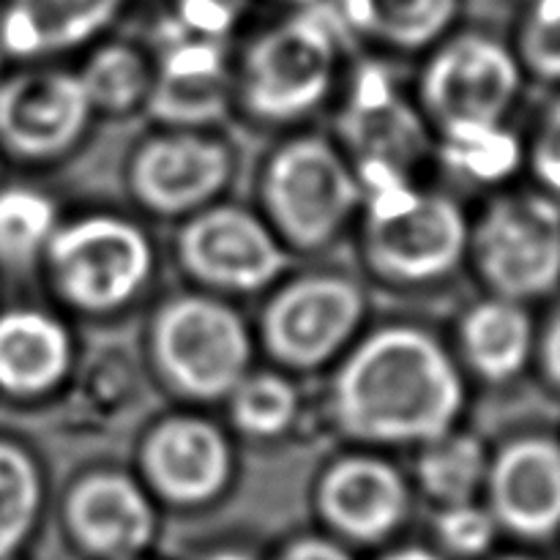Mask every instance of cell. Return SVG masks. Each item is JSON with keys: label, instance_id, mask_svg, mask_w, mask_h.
I'll return each mask as SVG.
<instances>
[{"label": "cell", "instance_id": "1", "mask_svg": "<svg viewBox=\"0 0 560 560\" xmlns=\"http://www.w3.org/2000/svg\"><path fill=\"white\" fill-rule=\"evenodd\" d=\"M465 386L430 331L386 326L342 361L331 386L339 430L361 443H430L457 427Z\"/></svg>", "mask_w": 560, "mask_h": 560}, {"label": "cell", "instance_id": "2", "mask_svg": "<svg viewBox=\"0 0 560 560\" xmlns=\"http://www.w3.org/2000/svg\"><path fill=\"white\" fill-rule=\"evenodd\" d=\"M361 195L366 262L386 282H441L468 255L470 228L452 197L419 189L413 178L377 184Z\"/></svg>", "mask_w": 560, "mask_h": 560}, {"label": "cell", "instance_id": "3", "mask_svg": "<svg viewBox=\"0 0 560 560\" xmlns=\"http://www.w3.org/2000/svg\"><path fill=\"white\" fill-rule=\"evenodd\" d=\"M345 27L337 11L306 5L249 44L241 66V102L271 124H290L326 102Z\"/></svg>", "mask_w": 560, "mask_h": 560}, {"label": "cell", "instance_id": "4", "mask_svg": "<svg viewBox=\"0 0 560 560\" xmlns=\"http://www.w3.org/2000/svg\"><path fill=\"white\" fill-rule=\"evenodd\" d=\"M279 241L295 249L331 244L361 202L355 170L323 137H295L273 151L260 184Z\"/></svg>", "mask_w": 560, "mask_h": 560}, {"label": "cell", "instance_id": "5", "mask_svg": "<svg viewBox=\"0 0 560 560\" xmlns=\"http://www.w3.org/2000/svg\"><path fill=\"white\" fill-rule=\"evenodd\" d=\"M151 353L173 392L197 402L230 397L252 361V337L238 312L211 295H178L156 312Z\"/></svg>", "mask_w": 560, "mask_h": 560}, {"label": "cell", "instance_id": "6", "mask_svg": "<svg viewBox=\"0 0 560 560\" xmlns=\"http://www.w3.org/2000/svg\"><path fill=\"white\" fill-rule=\"evenodd\" d=\"M468 252L492 295L547 299L560 288V202L547 191L495 197L470 228Z\"/></svg>", "mask_w": 560, "mask_h": 560}, {"label": "cell", "instance_id": "7", "mask_svg": "<svg viewBox=\"0 0 560 560\" xmlns=\"http://www.w3.org/2000/svg\"><path fill=\"white\" fill-rule=\"evenodd\" d=\"M44 260L60 299L91 315L129 304L153 271L145 233L126 219L104 213L58 224Z\"/></svg>", "mask_w": 560, "mask_h": 560}, {"label": "cell", "instance_id": "8", "mask_svg": "<svg viewBox=\"0 0 560 560\" xmlns=\"http://www.w3.org/2000/svg\"><path fill=\"white\" fill-rule=\"evenodd\" d=\"M517 52L485 33L448 38L427 63L421 102L438 126L501 124L523 88Z\"/></svg>", "mask_w": 560, "mask_h": 560}, {"label": "cell", "instance_id": "9", "mask_svg": "<svg viewBox=\"0 0 560 560\" xmlns=\"http://www.w3.org/2000/svg\"><path fill=\"white\" fill-rule=\"evenodd\" d=\"M339 131L353 156L361 191L388 180L413 178L430 151V135L413 104L405 102L392 77L375 63L355 71L339 115Z\"/></svg>", "mask_w": 560, "mask_h": 560}, {"label": "cell", "instance_id": "10", "mask_svg": "<svg viewBox=\"0 0 560 560\" xmlns=\"http://www.w3.org/2000/svg\"><path fill=\"white\" fill-rule=\"evenodd\" d=\"M364 293L348 277L310 273L279 290L262 315V342L290 370L331 361L364 320Z\"/></svg>", "mask_w": 560, "mask_h": 560}, {"label": "cell", "instance_id": "11", "mask_svg": "<svg viewBox=\"0 0 560 560\" xmlns=\"http://www.w3.org/2000/svg\"><path fill=\"white\" fill-rule=\"evenodd\" d=\"M180 266L211 290L257 293L282 273L284 255L271 224L235 206H206L178 233Z\"/></svg>", "mask_w": 560, "mask_h": 560}, {"label": "cell", "instance_id": "12", "mask_svg": "<svg viewBox=\"0 0 560 560\" xmlns=\"http://www.w3.org/2000/svg\"><path fill=\"white\" fill-rule=\"evenodd\" d=\"M91 113L77 71L25 69L0 77V151L22 162L63 156Z\"/></svg>", "mask_w": 560, "mask_h": 560}, {"label": "cell", "instance_id": "13", "mask_svg": "<svg viewBox=\"0 0 560 560\" xmlns=\"http://www.w3.org/2000/svg\"><path fill=\"white\" fill-rule=\"evenodd\" d=\"M233 156L217 137L170 129L151 137L131 159L129 184L137 202L162 217H191L228 186Z\"/></svg>", "mask_w": 560, "mask_h": 560}, {"label": "cell", "instance_id": "14", "mask_svg": "<svg viewBox=\"0 0 560 560\" xmlns=\"http://www.w3.org/2000/svg\"><path fill=\"white\" fill-rule=\"evenodd\" d=\"M487 506L501 534L541 545L560 536V441L520 435L490 457Z\"/></svg>", "mask_w": 560, "mask_h": 560}, {"label": "cell", "instance_id": "15", "mask_svg": "<svg viewBox=\"0 0 560 560\" xmlns=\"http://www.w3.org/2000/svg\"><path fill=\"white\" fill-rule=\"evenodd\" d=\"M148 487L173 506L217 501L233 476V448L213 421L173 416L153 427L140 448Z\"/></svg>", "mask_w": 560, "mask_h": 560}, {"label": "cell", "instance_id": "16", "mask_svg": "<svg viewBox=\"0 0 560 560\" xmlns=\"http://www.w3.org/2000/svg\"><path fill=\"white\" fill-rule=\"evenodd\" d=\"M63 520L71 541L93 560H140L156 536L148 492L115 470H96L74 481Z\"/></svg>", "mask_w": 560, "mask_h": 560}, {"label": "cell", "instance_id": "17", "mask_svg": "<svg viewBox=\"0 0 560 560\" xmlns=\"http://www.w3.org/2000/svg\"><path fill=\"white\" fill-rule=\"evenodd\" d=\"M159 69L145 107L173 129H200L224 115L230 98L228 71L217 38L195 36L167 20L159 38Z\"/></svg>", "mask_w": 560, "mask_h": 560}, {"label": "cell", "instance_id": "18", "mask_svg": "<svg viewBox=\"0 0 560 560\" xmlns=\"http://www.w3.org/2000/svg\"><path fill=\"white\" fill-rule=\"evenodd\" d=\"M323 523L355 545H381L397 534L410 512V490L402 474L381 457L353 454L323 474L317 485Z\"/></svg>", "mask_w": 560, "mask_h": 560}, {"label": "cell", "instance_id": "19", "mask_svg": "<svg viewBox=\"0 0 560 560\" xmlns=\"http://www.w3.org/2000/svg\"><path fill=\"white\" fill-rule=\"evenodd\" d=\"M71 350L69 331L49 312H0V392L14 399L55 392L71 370Z\"/></svg>", "mask_w": 560, "mask_h": 560}, {"label": "cell", "instance_id": "20", "mask_svg": "<svg viewBox=\"0 0 560 560\" xmlns=\"http://www.w3.org/2000/svg\"><path fill=\"white\" fill-rule=\"evenodd\" d=\"M126 0H5L0 9V49L14 58L74 49L96 38Z\"/></svg>", "mask_w": 560, "mask_h": 560}, {"label": "cell", "instance_id": "21", "mask_svg": "<svg viewBox=\"0 0 560 560\" xmlns=\"http://www.w3.org/2000/svg\"><path fill=\"white\" fill-rule=\"evenodd\" d=\"M463 359L481 381L509 383L536 355V323L523 301L490 295L470 306L459 326Z\"/></svg>", "mask_w": 560, "mask_h": 560}, {"label": "cell", "instance_id": "22", "mask_svg": "<svg viewBox=\"0 0 560 560\" xmlns=\"http://www.w3.org/2000/svg\"><path fill=\"white\" fill-rule=\"evenodd\" d=\"M345 31L394 49H421L446 36L459 0H337Z\"/></svg>", "mask_w": 560, "mask_h": 560}, {"label": "cell", "instance_id": "23", "mask_svg": "<svg viewBox=\"0 0 560 560\" xmlns=\"http://www.w3.org/2000/svg\"><path fill=\"white\" fill-rule=\"evenodd\" d=\"M441 159L457 178L495 186L525 162L523 140L501 124H454L441 129Z\"/></svg>", "mask_w": 560, "mask_h": 560}, {"label": "cell", "instance_id": "24", "mask_svg": "<svg viewBox=\"0 0 560 560\" xmlns=\"http://www.w3.org/2000/svg\"><path fill=\"white\" fill-rule=\"evenodd\" d=\"M487 470H490V454L485 443L470 432H446L435 441L424 443L419 457V485L427 495L441 506L476 501L485 490Z\"/></svg>", "mask_w": 560, "mask_h": 560}, {"label": "cell", "instance_id": "25", "mask_svg": "<svg viewBox=\"0 0 560 560\" xmlns=\"http://www.w3.org/2000/svg\"><path fill=\"white\" fill-rule=\"evenodd\" d=\"M80 74L93 109L124 115L148 102L153 69L145 55L129 44H104L85 60Z\"/></svg>", "mask_w": 560, "mask_h": 560}, {"label": "cell", "instance_id": "26", "mask_svg": "<svg viewBox=\"0 0 560 560\" xmlns=\"http://www.w3.org/2000/svg\"><path fill=\"white\" fill-rule=\"evenodd\" d=\"M42 470L20 443L0 438V560L16 558L42 514Z\"/></svg>", "mask_w": 560, "mask_h": 560}, {"label": "cell", "instance_id": "27", "mask_svg": "<svg viewBox=\"0 0 560 560\" xmlns=\"http://www.w3.org/2000/svg\"><path fill=\"white\" fill-rule=\"evenodd\" d=\"M58 230V211L44 191L0 186V266L25 268L44 257Z\"/></svg>", "mask_w": 560, "mask_h": 560}, {"label": "cell", "instance_id": "28", "mask_svg": "<svg viewBox=\"0 0 560 560\" xmlns=\"http://www.w3.org/2000/svg\"><path fill=\"white\" fill-rule=\"evenodd\" d=\"M230 416L246 438H277L299 416V392L277 372H246L230 392Z\"/></svg>", "mask_w": 560, "mask_h": 560}, {"label": "cell", "instance_id": "29", "mask_svg": "<svg viewBox=\"0 0 560 560\" xmlns=\"http://www.w3.org/2000/svg\"><path fill=\"white\" fill-rule=\"evenodd\" d=\"M514 52L528 74L560 85V0H530Z\"/></svg>", "mask_w": 560, "mask_h": 560}, {"label": "cell", "instance_id": "30", "mask_svg": "<svg viewBox=\"0 0 560 560\" xmlns=\"http://www.w3.org/2000/svg\"><path fill=\"white\" fill-rule=\"evenodd\" d=\"M435 536L448 556L474 560L487 556L501 536V525L492 517L490 506L468 501L441 506L435 517Z\"/></svg>", "mask_w": 560, "mask_h": 560}, {"label": "cell", "instance_id": "31", "mask_svg": "<svg viewBox=\"0 0 560 560\" xmlns=\"http://www.w3.org/2000/svg\"><path fill=\"white\" fill-rule=\"evenodd\" d=\"M525 156H528L541 191H547L560 202V98L541 115Z\"/></svg>", "mask_w": 560, "mask_h": 560}, {"label": "cell", "instance_id": "32", "mask_svg": "<svg viewBox=\"0 0 560 560\" xmlns=\"http://www.w3.org/2000/svg\"><path fill=\"white\" fill-rule=\"evenodd\" d=\"M244 5L246 0H175L173 20L195 36L222 42L224 33L238 22Z\"/></svg>", "mask_w": 560, "mask_h": 560}, {"label": "cell", "instance_id": "33", "mask_svg": "<svg viewBox=\"0 0 560 560\" xmlns=\"http://www.w3.org/2000/svg\"><path fill=\"white\" fill-rule=\"evenodd\" d=\"M536 359L547 386L560 394V306L547 317L541 334H536Z\"/></svg>", "mask_w": 560, "mask_h": 560}, {"label": "cell", "instance_id": "34", "mask_svg": "<svg viewBox=\"0 0 560 560\" xmlns=\"http://www.w3.org/2000/svg\"><path fill=\"white\" fill-rule=\"evenodd\" d=\"M273 560H353V556L337 541L323 539V536H304L284 547Z\"/></svg>", "mask_w": 560, "mask_h": 560}, {"label": "cell", "instance_id": "35", "mask_svg": "<svg viewBox=\"0 0 560 560\" xmlns=\"http://www.w3.org/2000/svg\"><path fill=\"white\" fill-rule=\"evenodd\" d=\"M381 560H446V558L438 556V552L432 550H424V547H402V550L388 552V556H383Z\"/></svg>", "mask_w": 560, "mask_h": 560}, {"label": "cell", "instance_id": "36", "mask_svg": "<svg viewBox=\"0 0 560 560\" xmlns=\"http://www.w3.org/2000/svg\"><path fill=\"white\" fill-rule=\"evenodd\" d=\"M202 560H255L249 556V552L244 550H217L211 552V556H206Z\"/></svg>", "mask_w": 560, "mask_h": 560}, {"label": "cell", "instance_id": "37", "mask_svg": "<svg viewBox=\"0 0 560 560\" xmlns=\"http://www.w3.org/2000/svg\"><path fill=\"white\" fill-rule=\"evenodd\" d=\"M498 560H541V558L528 556V552H512V556H503V558H498Z\"/></svg>", "mask_w": 560, "mask_h": 560}, {"label": "cell", "instance_id": "38", "mask_svg": "<svg viewBox=\"0 0 560 560\" xmlns=\"http://www.w3.org/2000/svg\"><path fill=\"white\" fill-rule=\"evenodd\" d=\"M288 3H295V5H301V9H306V5H317L320 0H288Z\"/></svg>", "mask_w": 560, "mask_h": 560}, {"label": "cell", "instance_id": "39", "mask_svg": "<svg viewBox=\"0 0 560 560\" xmlns=\"http://www.w3.org/2000/svg\"><path fill=\"white\" fill-rule=\"evenodd\" d=\"M0 175H3V164H0Z\"/></svg>", "mask_w": 560, "mask_h": 560}, {"label": "cell", "instance_id": "40", "mask_svg": "<svg viewBox=\"0 0 560 560\" xmlns=\"http://www.w3.org/2000/svg\"><path fill=\"white\" fill-rule=\"evenodd\" d=\"M0 60H3V49H0Z\"/></svg>", "mask_w": 560, "mask_h": 560}, {"label": "cell", "instance_id": "41", "mask_svg": "<svg viewBox=\"0 0 560 560\" xmlns=\"http://www.w3.org/2000/svg\"><path fill=\"white\" fill-rule=\"evenodd\" d=\"M9 560H16V558H9Z\"/></svg>", "mask_w": 560, "mask_h": 560}, {"label": "cell", "instance_id": "42", "mask_svg": "<svg viewBox=\"0 0 560 560\" xmlns=\"http://www.w3.org/2000/svg\"><path fill=\"white\" fill-rule=\"evenodd\" d=\"M140 560H145V558H140Z\"/></svg>", "mask_w": 560, "mask_h": 560}, {"label": "cell", "instance_id": "43", "mask_svg": "<svg viewBox=\"0 0 560 560\" xmlns=\"http://www.w3.org/2000/svg\"><path fill=\"white\" fill-rule=\"evenodd\" d=\"M558 539H560V536H558Z\"/></svg>", "mask_w": 560, "mask_h": 560}]
</instances>
